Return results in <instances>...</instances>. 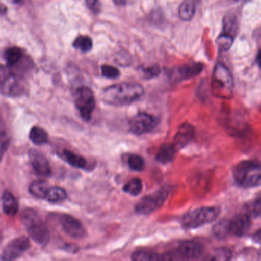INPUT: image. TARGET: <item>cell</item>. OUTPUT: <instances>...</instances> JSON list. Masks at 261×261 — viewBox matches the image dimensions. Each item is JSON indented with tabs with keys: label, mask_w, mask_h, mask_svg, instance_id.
<instances>
[{
	"label": "cell",
	"mask_w": 261,
	"mask_h": 261,
	"mask_svg": "<svg viewBox=\"0 0 261 261\" xmlns=\"http://www.w3.org/2000/svg\"><path fill=\"white\" fill-rule=\"evenodd\" d=\"M238 31V22L236 15L233 13H228L223 19L222 34L236 37Z\"/></svg>",
	"instance_id": "20"
},
{
	"label": "cell",
	"mask_w": 261,
	"mask_h": 261,
	"mask_svg": "<svg viewBox=\"0 0 261 261\" xmlns=\"http://www.w3.org/2000/svg\"><path fill=\"white\" fill-rule=\"evenodd\" d=\"M128 166L131 170L135 172H140L143 170L146 166L144 159L137 154H132L128 159Z\"/></svg>",
	"instance_id": "30"
},
{
	"label": "cell",
	"mask_w": 261,
	"mask_h": 261,
	"mask_svg": "<svg viewBox=\"0 0 261 261\" xmlns=\"http://www.w3.org/2000/svg\"><path fill=\"white\" fill-rule=\"evenodd\" d=\"M29 137H30V140L38 146L45 144L48 141V133L39 126H34L32 128Z\"/></svg>",
	"instance_id": "24"
},
{
	"label": "cell",
	"mask_w": 261,
	"mask_h": 261,
	"mask_svg": "<svg viewBox=\"0 0 261 261\" xmlns=\"http://www.w3.org/2000/svg\"><path fill=\"white\" fill-rule=\"evenodd\" d=\"M234 3H239V2H247V1H250V0H231Z\"/></svg>",
	"instance_id": "40"
},
{
	"label": "cell",
	"mask_w": 261,
	"mask_h": 261,
	"mask_svg": "<svg viewBox=\"0 0 261 261\" xmlns=\"http://www.w3.org/2000/svg\"><path fill=\"white\" fill-rule=\"evenodd\" d=\"M61 156H62V158L73 167L77 168V169H86L87 164H88L86 160L79 154L65 149L62 152Z\"/></svg>",
	"instance_id": "22"
},
{
	"label": "cell",
	"mask_w": 261,
	"mask_h": 261,
	"mask_svg": "<svg viewBox=\"0 0 261 261\" xmlns=\"http://www.w3.org/2000/svg\"><path fill=\"white\" fill-rule=\"evenodd\" d=\"M30 239L27 237L21 236L10 241L2 252L1 260L11 261L20 257L30 248Z\"/></svg>",
	"instance_id": "10"
},
{
	"label": "cell",
	"mask_w": 261,
	"mask_h": 261,
	"mask_svg": "<svg viewBox=\"0 0 261 261\" xmlns=\"http://www.w3.org/2000/svg\"><path fill=\"white\" fill-rule=\"evenodd\" d=\"M254 240L257 242L261 243V230H259V231H258L257 233L255 234Z\"/></svg>",
	"instance_id": "38"
},
{
	"label": "cell",
	"mask_w": 261,
	"mask_h": 261,
	"mask_svg": "<svg viewBox=\"0 0 261 261\" xmlns=\"http://www.w3.org/2000/svg\"><path fill=\"white\" fill-rule=\"evenodd\" d=\"M66 191L62 187L59 186H53L50 187L45 199L51 203H59L65 201L67 198Z\"/></svg>",
	"instance_id": "25"
},
{
	"label": "cell",
	"mask_w": 261,
	"mask_h": 261,
	"mask_svg": "<svg viewBox=\"0 0 261 261\" xmlns=\"http://www.w3.org/2000/svg\"><path fill=\"white\" fill-rule=\"evenodd\" d=\"M214 232L217 238H224L230 235L228 230V220L220 221L214 228Z\"/></svg>",
	"instance_id": "32"
},
{
	"label": "cell",
	"mask_w": 261,
	"mask_h": 261,
	"mask_svg": "<svg viewBox=\"0 0 261 261\" xmlns=\"http://www.w3.org/2000/svg\"><path fill=\"white\" fill-rule=\"evenodd\" d=\"M9 145H10V139L5 132L2 131L1 134V157H4V153L8 149Z\"/></svg>",
	"instance_id": "35"
},
{
	"label": "cell",
	"mask_w": 261,
	"mask_h": 261,
	"mask_svg": "<svg viewBox=\"0 0 261 261\" xmlns=\"http://www.w3.org/2000/svg\"><path fill=\"white\" fill-rule=\"evenodd\" d=\"M123 190L132 196H137L143 191V181L139 178H132L123 186Z\"/></svg>",
	"instance_id": "26"
},
{
	"label": "cell",
	"mask_w": 261,
	"mask_h": 261,
	"mask_svg": "<svg viewBox=\"0 0 261 261\" xmlns=\"http://www.w3.org/2000/svg\"><path fill=\"white\" fill-rule=\"evenodd\" d=\"M131 259L136 261L160 260L162 255L151 250H138L133 253Z\"/></svg>",
	"instance_id": "27"
},
{
	"label": "cell",
	"mask_w": 261,
	"mask_h": 261,
	"mask_svg": "<svg viewBox=\"0 0 261 261\" xmlns=\"http://www.w3.org/2000/svg\"><path fill=\"white\" fill-rule=\"evenodd\" d=\"M234 42V38L221 33L217 39V45L220 51H227L231 48Z\"/></svg>",
	"instance_id": "31"
},
{
	"label": "cell",
	"mask_w": 261,
	"mask_h": 261,
	"mask_svg": "<svg viewBox=\"0 0 261 261\" xmlns=\"http://www.w3.org/2000/svg\"><path fill=\"white\" fill-rule=\"evenodd\" d=\"M144 95V88L138 83L116 84L108 87L102 93V100L111 106H127Z\"/></svg>",
	"instance_id": "1"
},
{
	"label": "cell",
	"mask_w": 261,
	"mask_h": 261,
	"mask_svg": "<svg viewBox=\"0 0 261 261\" xmlns=\"http://www.w3.org/2000/svg\"><path fill=\"white\" fill-rule=\"evenodd\" d=\"M85 1H86L87 6H88L90 9H94L95 8L96 6H97L99 0H85Z\"/></svg>",
	"instance_id": "36"
},
{
	"label": "cell",
	"mask_w": 261,
	"mask_h": 261,
	"mask_svg": "<svg viewBox=\"0 0 261 261\" xmlns=\"http://www.w3.org/2000/svg\"><path fill=\"white\" fill-rule=\"evenodd\" d=\"M197 0H184L178 8V17L184 22L193 19L196 13Z\"/></svg>",
	"instance_id": "18"
},
{
	"label": "cell",
	"mask_w": 261,
	"mask_h": 261,
	"mask_svg": "<svg viewBox=\"0 0 261 261\" xmlns=\"http://www.w3.org/2000/svg\"><path fill=\"white\" fill-rule=\"evenodd\" d=\"M204 247L199 242L186 241L180 243L174 250L162 255L163 260H192L202 256Z\"/></svg>",
	"instance_id": "6"
},
{
	"label": "cell",
	"mask_w": 261,
	"mask_h": 261,
	"mask_svg": "<svg viewBox=\"0 0 261 261\" xmlns=\"http://www.w3.org/2000/svg\"><path fill=\"white\" fill-rule=\"evenodd\" d=\"M50 187L51 186H49V184L43 180L35 181L30 184L29 192L36 198H39V199H45Z\"/></svg>",
	"instance_id": "21"
},
{
	"label": "cell",
	"mask_w": 261,
	"mask_h": 261,
	"mask_svg": "<svg viewBox=\"0 0 261 261\" xmlns=\"http://www.w3.org/2000/svg\"><path fill=\"white\" fill-rule=\"evenodd\" d=\"M158 123V120L151 114L139 113L129 120V130L136 135H143L152 132Z\"/></svg>",
	"instance_id": "9"
},
{
	"label": "cell",
	"mask_w": 261,
	"mask_h": 261,
	"mask_svg": "<svg viewBox=\"0 0 261 261\" xmlns=\"http://www.w3.org/2000/svg\"><path fill=\"white\" fill-rule=\"evenodd\" d=\"M21 222L23 224L29 236L37 244L45 246L50 240L49 230L36 211L25 208L20 215Z\"/></svg>",
	"instance_id": "2"
},
{
	"label": "cell",
	"mask_w": 261,
	"mask_h": 261,
	"mask_svg": "<svg viewBox=\"0 0 261 261\" xmlns=\"http://www.w3.org/2000/svg\"><path fill=\"white\" fill-rule=\"evenodd\" d=\"M101 74L106 79H117L120 76V71L115 67L103 65L101 66Z\"/></svg>",
	"instance_id": "33"
},
{
	"label": "cell",
	"mask_w": 261,
	"mask_h": 261,
	"mask_svg": "<svg viewBox=\"0 0 261 261\" xmlns=\"http://www.w3.org/2000/svg\"><path fill=\"white\" fill-rule=\"evenodd\" d=\"M212 92L215 97L221 99H230L233 96V76L230 70L221 62H217L212 77Z\"/></svg>",
	"instance_id": "3"
},
{
	"label": "cell",
	"mask_w": 261,
	"mask_h": 261,
	"mask_svg": "<svg viewBox=\"0 0 261 261\" xmlns=\"http://www.w3.org/2000/svg\"><path fill=\"white\" fill-rule=\"evenodd\" d=\"M221 213L218 207H201L188 212L181 218V225L183 228H198L204 224L215 221Z\"/></svg>",
	"instance_id": "5"
},
{
	"label": "cell",
	"mask_w": 261,
	"mask_h": 261,
	"mask_svg": "<svg viewBox=\"0 0 261 261\" xmlns=\"http://www.w3.org/2000/svg\"><path fill=\"white\" fill-rule=\"evenodd\" d=\"M74 102L82 118L85 121H90L96 106L95 97L92 90L85 86L77 88L74 92Z\"/></svg>",
	"instance_id": "8"
},
{
	"label": "cell",
	"mask_w": 261,
	"mask_h": 261,
	"mask_svg": "<svg viewBox=\"0 0 261 261\" xmlns=\"http://www.w3.org/2000/svg\"><path fill=\"white\" fill-rule=\"evenodd\" d=\"M2 207L5 215L15 216L19 210V203L10 191L5 190L2 195Z\"/></svg>",
	"instance_id": "17"
},
{
	"label": "cell",
	"mask_w": 261,
	"mask_h": 261,
	"mask_svg": "<svg viewBox=\"0 0 261 261\" xmlns=\"http://www.w3.org/2000/svg\"><path fill=\"white\" fill-rule=\"evenodd\" d=\"M116 5L124 6L126 4V0H114Z\"/></svg>",
	"instance_id": "39"
},
{
	"label": "cell",
	"mask_w": 261,
	"mask_h": 261,
	"mask_svg": "<svg viewBox=\"0 0 261 261\" xmlns=\"http://www.w3.org/2000/svg\"><path fill=\"white\" fill-rule=\"evenodd\" d=\"M251 217L247 213L240 214L228 220V230L230 235L241 237L245 235L251 227Z\"/></svg>",
	"instance_id": "15"
},
{
	"label": "cell",
	"mask_w": 261,
	"mask_h": 261,
	"mask_svg": "<svg viewBox=\"0 0 261 261\" xmlns=\"http://www.w3.org/2000/svg\"><path fill=\"white\" fill-rule=\"evenodd\" d=\"M170 193V187L166 186L153 193L146 195L135 205V212L139 215H147L152 214L163 205Z\"/></svg>",
	"instance_id": "7"
},
{
	"label": "cell",
	"mask_w": 261,
	"mask_h": 261,
	"mask_svg": "<svg viewBox=\"0 0 261 261\" xmlns=\"http://www.w3.org/2000/svg\"><path fill=\"white\" fill-rule=\"evenodd\" d=\"M256 63H257L259 68H261V49L258 51L257 56H256Z\"/></svg>",
	"instance_id": "37"
},
{
	"label": "cell",
	"mask_w": 261,
	"mask_h": 261,
	"mask_svg": "<svg viewBox=\"0 0 261 261\" xmlns=\"http://www.w3.org/2000/svg\"><path fill=\"white\" fill-rule=\"evenodd\" d=\"M73 47L82 53H89L93 48V41L89 36H80L73 42Z\"/></svg>",
	"instance_id": "28"
},
{
	"label": "cell",
	"mask_w": 261,
	"mask_h": 261,
	"mask_svg": "<svg viewBox=\"0 0 261 261\" xmlns=\"http://www.w3.org/2000/svg\"><path fill=\"white\" fill-rule=\"evenodd\" d=\"M246 212L251 218H256L261 214V196L255 198L253 201H250L246 204Z\"/></svg>",
	"instance_id": "29"
},
{
	"label": "cell",
	"mask_w": 261,
	"mask_h": 261,
	"mask_svg": "<svg viewBox=\"0 0 261 261\" xmlns=\"http://www.w3.org/2000/svg\"><path fill=\"white\" fill-rule=\"evenodd\" d=\"M22 57H23V51L17 46L7 48L4 53V59L8 67H13L17 65Z\"/></svg>",
	"instance_id": "23"
},
{
	"label": "cell",
	"mask_w": 261,
	"mask_h": 261,
	"mask_svg": "<svg viewBox=\"0 0 261 261\" xmlns=\"http://www.w3.org/2000/svg\"><path fill=\"white\" fill-rule=\"evenodd\" d=\"M61 225L65 231L74 238H83L86 235V230L80 220L68 214H62L59 218Z\"/></svg>",
	"instance_id": "13"
},
{
	"label": "cell",
	"mask_w": 261,
	"mask_h": 261,
	"mask_svg": "<svg viewBox=\"0 0 261 261\" xmlns=\"http://www.w3.org/2000/svg\"><path fill=\"white\" fill-rule=\"evenodd\" d=\"M1 91L7 97H19L25 93V85L15 74L11 73L4 74L2 72Z\"/></svg>",
	"instance_id": "12"
},
{
	"label": "cell",
	"mask_w": 261,
	"mask_h": 261,
	"mask_svg": "<svg viewBox=\"0 0 261 261\" xmlns=\"http://www.w3.org/2000/svg\"><path fill=\"white\" fill-rule=\"evenodd\" d=\"M29 160L36 175L41 177H49L51 174V166L46 157L36 149L29 151Z\"/></svg>",
	"instance_id": "14"
},
{
	"label": "cell",
	"mask_w": 261,
	"mask_h": 261,
	"mask_svg": "<svg viewBox=\"0 0 261 261\" xmlns=\"http://www.w3.org/2000/svg\"><path fill=\"white\" fill-rule=\"evenodd\" d=\"M161 70L158 65H154V66L149 67V68H146L143 70V74L146 79H152L154 77H156L157 76L160 75Z\"/></svg>",
	"instance_id": "34"
},
{
	"label": "cell",
	"mask_w": 261,
	"mask_h": 261,
	"mask_svg": "<svg viewBox=\"0 0 261 261\" xmlns=\"http://www.w3.org/2000/svg\"><path fill=\"white\" fill-rule=\"evenodd\" d=\"M12 3H13V4H19V3H20L22 0H10Z\"/></svg>",
	"instance_id": "41"
},
{
	"label": "cell",
	"mask_w": 261,
	"mask_h": 261,
	"mask_svg": "<svg viewBox=\"0 0 261 261\" xmlns=\"http://www.w3.org/2000/svg\"><path fill=\"white\" fill-rule=\"evenodd\" d=\"M233 178L238 186L244 188L261 186V163L256 160H245L233 169Z\"/></svg>",
	"instance_id": "4"
},
{
	"label": "cell",
	"mask_w": 261,
	"mask_h": 261,
	"mask_svg": "<svg viewBox=\"0 0 261 261\" xmlns=\"http://www.w3.org/2000/svg\"><path fill=\"white\" fill-rule=\"evenodd\" d=\"M204 69V65L201 62H192L174 68L169 73V77L174 82L189 80L201 74Z\"/></svg>",
	"instance_id": "11"
},
{
	"label": "cell",
	"mask_w": 261,
	"mask_h": 261,
	"mask_svg": "<svg viewBox=\"0 0 261 261\" xmlns=\"http://www.w3.org/2000/svg\"><path fill=\"white\" fill-rule=\"evenodd\" d=\"M177 152L173 144L163 145L155 155V160L162 164H167L173 161Z\"/></svg>",
	"instance_id": "19"
},
{
	"label": "cell",
	"mask_w": 261,
	"mask_h": 261,
	"mask_svg": "<svg viewBox=\"0 0 261 261\" xmlns=\"http://www.w3.org/2000/svg\"><path fill=\"white\" fill-rule=\"evenodd\" d=\"M195 136V128L189 123H184L179 126L175 137H174L173 146L177 150L183 149Z\"/></svg>",
	"instance_id": "16"
}]
</instances>
